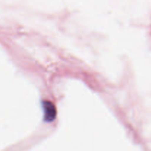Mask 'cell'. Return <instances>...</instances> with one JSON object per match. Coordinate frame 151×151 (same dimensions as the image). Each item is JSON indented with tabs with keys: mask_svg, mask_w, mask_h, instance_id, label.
<instances>
[{
	"mask_svg": "<svg viewBox=\"0 0 151 151\" xmlns=\"http://www.w3.org/2000/svg\"><path fill=\"white\" fill-rule=\"evenodd\" d=\"M43 110H44V119L48 122H51L55 119L57 111L55 106L50 101H44L42 103Z\"/></svg>",
	"mask_w": 151,
	"mask_h": 151,
	"instance_id": "6da1fadb",
	"label": "cell"
}]
</instances>
